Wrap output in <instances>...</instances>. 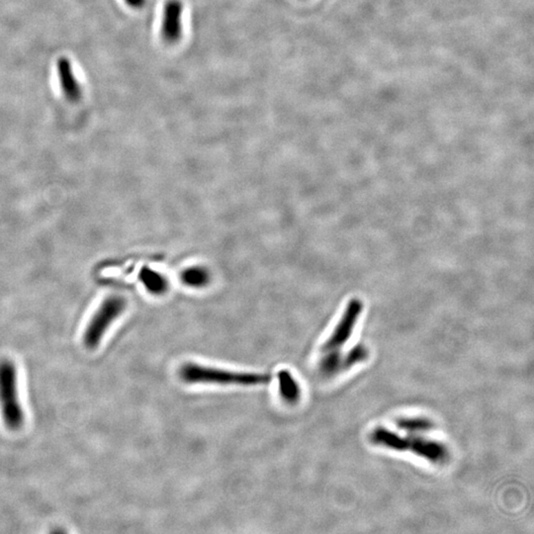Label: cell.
Wrapping results in <instances>:
<instances>
[{
	"mask_svg": "<svg viewBox=\"0 0 534 534\" xmlns=\"http://www.w3.org/2000/svg\"><path fill=\"white\" fill-rule=\"evenodd\" d=\"M370 439L377 446L402 452L410 451L435 464H444L450 456L448 448L442 442L421 437V435L404 437L388 428H377L371 432Z\"/></svg>",
	"mask_w": 534,
	"mask_h": 534,
	"instance_id": "1",
	"label": "cell"
},
{
	"mask_svg": "<svg viewBox=\"0 0 534 534\" xmlns=\"http://www.w3.org/2000/svg\"><path fill=\"white\" fill-rule=\"evenodd\" d=\"M181 379L187 383H207L218 385L258 386L267 384L271 376L263 373L236 372L224 369L208 368L196 363H187L180 371Z\"/></svg>",
	"mask_w": 534,
	"mask_h": 534,
	"instance_id": "2",
	"label": "cell"
},
{
	"mask_svg": "<svg viewBox=\"0 0 534 534\" xmlns=\"http://www.w3.org/2000/svg\"><path fill=\"white\" fill-rule=\"evenodd\" d=\"M0 412L8 430H18L24 425L25 414L18 396L17 368L8 359L0 361Z\"/></svg>",
	"mask_w": 534,
	"mask_h": 534,
	"instance_id": "3",
	"label": "cell"
},
{
	"mask_svg": "<svg viewBox=\"0 0 534 534\" xmlns=\"http://www.w3.org/2000/svg\"><path fill=\"white\" fill-rule=\"evenodd\" d=\"M126 306L125 299L120 296H110L103 301L84 332V343L86 348L95 350L100 345L105 332L122 315Z\"/></svg>",
	"mask_w": 534,
	"mask_h": 534,
	"instance_id": "4",
	"label": "cell"
},
{
	"mask_svg": "<svg viewBox=\"0 0 534 534\" xmlns=\"http://www.w3.org/2000/svg\"><path fill=\"white\" fill-rule=\"evenodd\" d=\"M363 304L359 299L350 300L347 309L343 312L338 324L334 330L330 338L325 341L322 347V354L325 352H336L341 350L352 338L355 325L361 317Z\"/></svg>",
	"mask_w": 534,
	"mask_h": 534,
	"instance_id": "5",
	"label": "cell"
},
{
	"mask_svg": "<svg viewBox=\"0 0 534 534\" xmlns=\"http://www.w3.org/2000/svg\"><path fill=\"white\" fill-rule=\"evenodd\" d=\"M183 3L181 0H167L164 8L162 35L169 44L180 41L182 35Z\"/></svg>",
	"mask_w": 534,
	"mask_h": 534,
	"instance_id": "6",
	"label": "cell"
},
{
	"mask_svg": "<svg viewBox=\"0 0 534 534\" xmlns=\"http://www.w3.org/2000/svg\"><path fill=\"white\" fill-rule=\"evenodd\" d=\"M57 73L61 84V90L65 94L66 99L75 102L82 96L79 80L73 73V66L68 59L61 58L57 61Z\"/></svg>",
	"mask_w": 534,
	"mask_h": 534,
	"instance_id": "7",
	"label": "cell"
},
{
	"mask_svg": "<svg viewBox=\"0 0 534 534\" xmlns=\"http://www.w3.org/2000/svg\"><path fill=\"white\" fill-rule=\"evenodd\" d=\"M277 379L282 399L289 404L293 405L299 402L302 395L301 387L293 375L287 370H281L277 375Z\"/></svg>",
	"mask_w": 534,
	"mask_h": 534,
	"instance_id": "8",
	"label": "cell"
},
{
	"mask_svg": "<svg viewBox=\"0 0 534 534\" xmlns=\"http://www.w3.org/2000/svg\"><path fill=\"white\" fill-rule=\"evenodd\" d=\"M399 430L410 433V435H423L430 432L435 428V425L430 419L426 418H403L399 419L396 423Z\"/></svg>",
	"mask_w": 534,
	"mask_h": 534,
	"instance_id": "9",
	"label": "cell"
},
{
	"mask_svg": "<svg viewBox=\"0 0 534 534\" xmlns=\"http://www.w3.org/2000/svg\"><path fill=\"white\" fill-rule=\"evenodd\" d=\"M181 279L187 285L192 287H201L207 284L209 280V274L201 267H191L185 270L181 274Z\"/></svg>",
	"mask_w": 534,
	"mask_h": 534,
	"instance_id": "10",
	"label": "cell"
},
{
	"mask_svg": "<svg viewBox=\"0 0 534 534\" xmlns=\"http://www.w3.org/2000/svg\"><path fill=\"white\" fill-rule=\"evenodd\" d=\"M142 278L146 287L151 291V292L155 293V294H160L164 293L166 290V282L164 280V277L160 275L155 274V272L149 271L146 270L142 275Z\"/></svg>",
	"mask_w": 534,
	"mask_h": 534,
	"instance_id": "11",
	"label": "cell"
},
{
	"mask_svg": "<svg viewBox=\"0 0 534 534\" xmlns=\"http://www.w3.org/2000/svg\"><path fill=\"white\" fill-rule=\"evenodd\" d=\"M130 8H142L146 4V0H124Z\"/></svg>",
	"mask_w": 534,
	"mask_h": 534,
	"instance_id": "12",
	"label": "cell"
}]
</instances>
